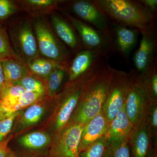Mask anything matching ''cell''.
Masks as SVG:
<instances>
[{
  "mask_svg": "<svg viewBox=\"0 0 157 157\" xmlns=\"http://www.w3.org/2000/svg\"><path fill=\"white\" fill-rule=\"evenodd\" d=\"M20 9L26 11L34 18L45 17L67 2L63 0H19L14 1Z\"/></svg>",
  "mask_w": 157,
  "mask_h": 157,
  "instance_id": "17",
  "label": "cell"
},
{
  "mask_svg": "<svg viewBox=\"0 0 157 157\" xmlns=\"http://www.w3.org/2000/svg\"><path fill=\"white\" fill-rule=\"evenodd\" d=\"M45 112L43 104L35 103L30 105L24 113L20 121L24 127H29L37 123L41 119Z\"/></svg>",
  "mask_w": 157,
  "mask_h": 157,
  "instance_id": "23",
  "label": "cell"
},
{
  "mask_svg": "<svg viewBox=\"0 0 157 157\" xmlns=\"http://www.w3.org/2000/svg\"><path fill=\"white\" fill-rule=\"evenodd\" d=\"M111 24L115 52H118L128 62L129 56L137 44L139 32L114 23Z\"/></svg>",
  "mask_w": 157,
  "mask_h": 157,
  "instance_id": "13",
  "label": "cell"
},
{
  "mask_svg": "<svg viewBox=\"0 0 157 157\" xmlns=\"http://www.w3.org/2000/svg\"><path fill=\"white\" fill-rule=\"evenodd\" d=\"M19 9L14 1L0 0V21L8 18Z\"/></svg>",
  "mask_w": 157,
  "mask_h": 157,
  "instance_id": "31",
  "label": "cell"
},
{
  "mask_svg": "<svg viewBox=\"0 0 157 157\" xmlns=\"http://www.w3.org/2000/svg\"><path fill=\"white\" fill-rule=\"evenodd\" d=\"M17 57L19 56L13 50L6 31L0 25V60Z\"/></svg>",
  "mask_w": 157,
  "mask_h": 157,
  "instance_id": "27",
  "label": "cell"
},
{
  "mask_svg": "<svg viewBox=\"0 0 157 157\" xmlns=\"http://www.w3.org/2000/svg\"><path fill=\"white\" fill-rule=\"evenodd\" d=\"M111 22L135 29L140 33L156 29V15L132 0H94Z\"/></svg>",
  "mask_w": 157,
  "mask_h": 157,
  "instance_id": "2",
  "label": "cell"
},
{
  "mask_svg": "<svg viewBox=\"0 0 157 157\" xmlns=\"http://www.w3.org/2000/svg\"><path fill=\"white\" fill-rule=\"evenodd\" d=\"M19 113L17 111L11 116L0 120V143L11 131L14 119Z\"/></svg>",
  "mask_w": 157,
  "mask_h": 157,
  "instance_id": "33",
  "label": "cell"
},
{
  "mask_svg": "<svg viewBox=\"0 0 157 157\" xmlns=\"http://www.w3.org/2000/svg\"><path fill=\"white\" fill-rule=\"evenodd\" d=\"M114 70L106 63L90 77L70 122L84 125L101 112L109 91Z\"/></svg>",
  "mask_w": 157,
  "mask_h": 157,
  "instance_id": "1",
  "label": "cell"
},
{
  "mask_svg": "<svg viewBox=\"0 0 157 157\" xmlns=\"http://www.w3.org/2000/svg\"><path fill=\"white\" fill-rule=\"evenodd\" d=\"M44 94L34 92L27 91L23 94L19 98H15L13 103V107L15 112L28 107L35 104L40 100Z\"/></svg>",
  "mask_w": 157,
  "mask_h": 157,
  "instance_id": "26",
  "label": "cell"
},
{
  "mask_svg": "<svg viewBox=\"0 0 157 157\" xmlns=\"http://www.w3.org/2000/svg\"><path fill=\"white\" fill-rule=\"evenodd\" d=\"M5 79L2 67V62L0 60V97L5 87Z\"/></svg>",
  "mask_w": 157,
  "mask_h": 157,
  "instance_id": "35",
  "label": "cell"
},
{
  "mask_svg": "<svg viewBox=\"0 0 157 157\" xmlns=\"http://www.w3.org/2000/svg\"><path fill=\"white\" fill-rule=\"evenodd\" d=\"M34 30L40 54L45 58L70 64V52L45 17L35 18Z\"/></svg>",
  "mask_w": 157,
  "mask_h": 157,
  "instance_id": "3",
  "label": "cell"
},
{
  "mask_svg": "<svg viewBox=\"0 0 157 157\" xmlns=\"http://www.w3.org/2000/svg\"><path fill=\"white\" fill-rule=\"evenodd\" d=\"M140 76L142 78L144 82L147 87L153 101L155 103H157V65L155 66L146 74Z\"/></svg>",
  "mask_w": 157,
  "mask_h": 157,
  "instance_id": "28",
  "label": "cell"
},
{
  "mask_svg": "<svg viewBox=\"0 0 157 157\" xmlns=\"http://www.w3.org/2000/svg\"><path fill=\"white\" fill-rule=\"evenodd\" d=\"M6 157H17L14 153H13L11 150L7 148L6 152Z\"/></svg>",
  "mask_w": 157,
  "mask_h": 157,
  "instance_id": "38",
  "label": "cell"
},
{
  "mask_svg": "<svg viewBox=\"0 0 157 157\" xmlns=\"http://www.w3.org/2000/svg\"><path fill=\"white\" fill-rule=\"evenodd\" d=\"M151 137L144 121L132 130L129 144L133 157H147L151 146Z\"/></svg>",
  "mask_w": 157,
  "mask_h": 157,
  "instance_id": "18",
  "label": "cell"
},
{
  "mask_svg": "<svg viewBox=\"0 0 157 157\" xmlns=\"http://www.w3.org/2000/svg\"><path fill=\"white\" fill-rule=\"evenodd\" d=\"M132 79L125 104L127 116L133 130L144 121L147 113L155 103L140 76L132 71Z\"/></svg>",
  "mask_w": 157,
  "mask_h": 157,
  "instance_id": "6",
  "label": "cell"
},
{
  "mask_svg": "<svg viewBox=\"0 0 157 157\" xmlns=\"http://www.w3.org/2000/svg\"><path fill=\"white\" fill-rule=\"evenodd\" d=\"M27 66L30 74L45 81L53 70L59 68L68 70L69 64L39 56L30 62Z\"/></svg>",
  "mask_w": 157,
  "mask_h": 157,
  "instance_id": "20",
  "label": "cell"
},
{
  "mask_svg": "<svg viewBox=\"0 0 157 157\" xmlns=\"http://www.w3.org/2000/svg\"><path fill=\"white\" fill-rule=\"evenodd\" d=\"M70 9L76 18L99 30L110 32L112 24L98 8L94 0H77L71 2Z\"/></svg>",
  "mask_w": 157,
  "mask_h": 157,
  "instance_id": "11",
  "label": "cell"
},
{
  "mask_svg": "<svg viewBox=\"0 0 157 157\" xmlns=\"http://www.w3.org/2000/svg\"><path fill=\"white\" fill-rule=\"evenodd\" d=\"M107 60L105 57L94 52L84 49L80 51L69 64L68 82L76 80L102 67L107 63Z\"/></svg>",
  "mask_w": 157,
  "mask_h": 157,
  "instance_id": "12",
  "label": "cell"
},
{
  "mask_svg": "<svg viewBox=\"0 0 157 157\" xmlns=\"http://www.w3.org/2000/svg\"><path fill=\"white\" fill-rule=\"evenodd\" d=\"M12 85L21 86L27 91L42 94H44L46 91L45 84L42 80L30 74L25 76Z\"/></svg>",
  "mask_w": 157,
  "mask_h": 157,
  "instance_id": "25",
  "label": "cell"
},
{
  "mask_svg": "<svg viewBox=\"0 0 157 157\" xmlns=\"http://www.w3.org/2000/svg\"><path fill=\"white\" fill-rule=\"evenodd\" d=\"M108 127V123L101 110L99 114L83 126L79 143V153L90 144L106 135Z\"/></svg>",
  "mask_w": 157,
  "mask_h": 157,
  "instance_id": "16",
  "label": "cell"
},
{
  "mask_svg": "<svg viewBox=\"0 0 157 157\" xmlns=\"http://www.w3.org/2000/svg\"><path fill=\"white\" fill-rule=\"evenodd\" d=\"M50 140V137L46 133L34 132L21 137L19 142L27 149L36 151L46 147L49 144Z\"/></svg>",
  "mask_w": 157,
  "mask_h": 157,
  "instance_id": "21",
  "label": "cell"
},
{
  "mask_svg": "<svg viewBox=\"0 0 157 157\" xmlns=\"http://www.w3.org/2000/svg\"><path fill=\"white\" fill-rule=\"evenodd\" d=\"M147 157H157V153L155 149L151 147Z\"/></svg>",
  "mask_w": 157,
  "mask_h": 157,
  "instance_id": "37",
  "label": "cell"
},
{
  "mask_svg": "<svg viewBox=\"0 0 157 157\" xmlns=\"http://www.w3.org/2000/svg\"><path fill=\"white\" fill-rule=\"evenodd\" d=\"M139 48L133 57L137 75L142 76L157 65V36L155 29L141 33Z\"/></svg>",
  "mask_w": 157,
  "mask_h": 157,
  "instance_id": "10",
  "label": "cell"
},
{
  "mask_svg": "<svg viewBox=\"0 0 157 157\" xmlns=\"http://www.w3.org/2000/svg\"><path fill=\"white\" fill-rule=\"evenodd\" d=\"M132 130L133 127L126 113L124 105L108 124L106 135L109 139V145H117L129 138Z\"/></svg>",
  "mask_w": 157,
  "mask_h": 157,
  "instance_id": "15",
  "label": "cell"
},
{
  "mask_svg": "<svg viewBox=\"0 0 157 157\" xmlns=\"http://www.w3.org/2000/svg\"><path fill=\"white\" fill-rule=\"evenodd\" d=\"M10 35L13 50L27 65L39 57L36 38L29 21L20 22L11 30Z\"/></svg>",
  "mask_w": 157,
  "mask_h": 157,
  "instance_id": "8",
  "label": "cell"
},
{
  "mask_svg": "<svg viewBox=\"0 0 157 157\" xmlns=\"http://www.w3.org/2000/svg\"><path fill=\"white\" fill-rule=\"evenodd\" d=\"M51 24L55 33L65 45L77 52L83 49L78 34L70 21L52 13Z\"/></svg>",
  "mask_w": 157,
  "mask_h": 157,
  "instance_id": "14",
  "label": "cell"
},
{
  "mask_svg": "<svg viewBox=\"0 0 157 157\" xmlns=\"http://www.w3.org/2000/svg\"><path fill=\"white\" fill-rule=\"evenodd\" d=\"M27 91L26 90L21 86L17 85H6L5 87L1 94V98L15 99L19 98Z\"/></svg>",
  "mask_w": 157,
  "mask_h": 157,
  "instance_id": "32",
  "label": "cell"
},
{
  "mask_svg": "<svg viewBox=\"0 0 157 157\" xmlns=\"http://www.w3.org/2000/svg\"><path fill=\"white\" fill-rule=\"evenodd\" d=\"M132 73L114 69L109 91L102 111L108 124L125 104Z\"/></svg>",
  "mask_w": 157,
  "mask_h": 157,
  "instance_id": "7",
  "label": "cell"
},
{
  "mask_svg": "<svg viewBox=\"0 0 157 157\" xmlns=\"http://www.w3.org/2000/svg\"><path fill=\"white\" fill-rule=\"evenodd\" d=\"M151 139H156L157 134V103H154L150 107L144 120Z\"/></svg>",
  "mask_w": 157,
  "mask_h": 157,
  "instance_id": "30",
  "label": "cell"
},
{
  "mask_svg": "<svg viewBox=\"0 0 157 157\" xmlns=\"http://www.w3.org/2000/svg\"><path fill=\"white\" fill-rule=\"evenodd\" d=\"M83 126L70 121L57 133L48 157H78Z\"/></svg>",
  "mask_w": 157,
  "mask_h": 157,
  "instance_id": "9",
  "label": "cell"
},
{
  "mask_svg": "<svg viewBox=\"0 0 157 157\" xmlns=\"http://www.w3.org/2000/svg\"><path fill=\"white\" fill-rule=\"evenodd\" d=\"M131 151L128 138L117 145H109L104 157H131Z\"/></svg>",
  "mask_w": 157,
  "mask_h": 157,
  "instance_id": "29",
  "label": "cell"
},
{
  "mask_svg": "<svg viewBox=\"0 0 157 157\" xmlns=\"http://www.w3.org/2000/svg\"><path fill=\"white\" fill-rule=\"evenodd\" d=\"M68 70L59 68L53 70L48 76L45 85L46 91L48 95L53 97L60 87Z\"/></svg>",
  "mask_w": 157,
  "mask_h": 157,
  "instance_id": "24",
  "label": "cell"
},
{
  "mask_svg": "<svg viewBox=\"0 0 157 157\" xmlns=\"http://www.w3.org/2000/svg\"><path fill=\"white\" fill-rule=\"evenodd\" d=\"M7 147L6 143L2 142L0 143V157H6Z\"/></svg>",
  "mask_w": 157,
  "mask_h": 157,
  "instance_id": "36",
  "label": "cell"
},
{
  "mask_svg": "<svg viewBox=\"0 0 157 157\" xmlns=\"http://www.w3.org/2000/svg\"><path fill=\"white\" fill-rule=\"evenodd\" d=\"M109 144L108 137L104 135L80 152L78 157H104Z\"/></svg>",
  "mask_w": 157,
  "mask_h": 157,
  "instance_id": "22",
  "label": "cell"
},
{
  "mask_svg": "<svg viewBox=\"0 0 157 157\" xmlns=\"http://www.w3.org/2000/svg\"><path fill=\"white\" fill-rule=\"evenodd\" d=\"M100 69L76 80L68 82L62 92L57 96L59 107L54 122V128L57 133L69 123L79 103L86 82L90 77Z\"/></svg>",
  "mask_w": 157,
  "mask_h": 157,
  "instance_id": "4",
  "label": "cell"
},
{
  "mask_svg": "<svg viewBox=\"0 0 157 157\" xmlns=\"http://www.w3.org/2000/svg\"><path fill=\"white\" fill-rule=\"evenodd\" d=\"M140 4L156 15L157 10V0H140Z\"/></svg>",
  "mask_w": 157,
  "mask_h": 157,
  "instance_id": "34",
  "label": "cell"
},
{
  "mask_svg": "<svg viewBox=\"0 0 157 157\" xmlns=\"http://www.w3.org/2000/svg\"><path fill=\"white\" fill-rule=\"evenodd\" d=\"M66 16L77 32L83 49L97 52L107 59L115 53L112 30H99L68 13Z\"/></svg>",
  "mask_w": 157,
  "mask_h": 157,
  "instance_id": "5",
  "label": "cell"
},
{
  "mask_svg": "<svg viewBox=\"0 0 157 157\" xmlns=\"http://www.w3.org/2000/svg\"><path fill=\"white\" fill-rule=\"evenodd\" d=\"M1 62L6 85L13 84L30 74L27 65L19 57L7 58Z\"/></svg>",
  "mask_w": 157,
  "mask_h": 157,
  "instance_id": "19",
  "label": "cell"
}]
</instances>
